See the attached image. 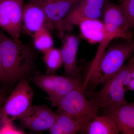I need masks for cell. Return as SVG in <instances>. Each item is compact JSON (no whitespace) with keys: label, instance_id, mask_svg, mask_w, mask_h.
I'll return each instance as SVG.
<instances>
[{"label":"cell","instance_id":"3","mask_svg":"<svg viewBox=\"0 0 134 134\" xmlns=\"http://www.w3.org/2000/svg\"><path fill=\"white\" fill-rule=\"evenodd\" d=\"M134 68L129 63L123 65L117 74L102 84V88L98 91L88 92L89 99L99 109L127 103L125 92L127 91Z\"/></svg>","mask_w":134,"mask_h":134},{"label":"cell","instance_id":"16","mask_svg":"<svg viewBox=\"0 0 134 134\" xmlns=\"http://www.w3.org/2000/svg\"><path fill=\"white\" fill-rule=\"evenodd\" d=\"M48 130L51 134H75L77 132L85 133L82 127L78 122L67 115L59 114Z\"/></svg>","mask_w":134,"mask_h":134},{"label":"cell","instance_id":"5","mask_svg":"<svg viewBox=\"0 0 134 134\" xmlns=\"http://www.w3.org/2000/svg\"><path fill=\"white\" fill-rule=\"evenodd\" d=\"M30 79L46 93L52 107H57L64 96L72 90L83 86L80 77H76L43 75L38 72Z\"/></svg>","mask_w":134,"mask_h":134},{"label":"cell","instance_id":"15","mask_svg":"<svg viewBox=\"0 0 134 134\" xmlns=\"http://www.w3.org/2000/svg\"><path fill=\"white\" fill-rule=\"evenodd\" d=\"M82 36L92 44L100 43L104 37V23L99 19H86L78 24Z\"/></svg>","mask_w":134,"mask_h":134},{"label":"cell","instance_id":"14","mask_svg":"<svg viewBox=\"0 0 134 134\" xmlns=\"http://www.w3.org/2000/svg\"><path fill=\"white\" fill-rule=\"evenodd\" d=\"M103 17L104 26L108 29L127 31L131 28L129 21L120 4L106 0Z\"/></svg>","mask_w":134,"mask_h":134},{"label":"cell","instance_id":"7","mask_svg":"<svg viewBox=\"0 0 134 134\" xmlns=\"http://www.w3.org/2000/svg\"><path fill=\"white\" fill-rule=\"evenodd\" d=\"M24 0L0 1V29L20 41L23 29Z\"/></svg>","mask_w":134,"mask_h":134},{"label":"cell","instance_id":"20","mask_svg":"<svg viewBox=\"0 0 134 134\" xmlns=\"http://www.w3.org/2000/svg\"><path fill=\"white\" fill-rule=\"evenodd\" d=\"M131 28L134 27V0H119Z\"/></svg>","mask_w":134,"mask_h":134},{"label":"cell","instance_id":"24","mask_svg":"<svg viewBox=\"0 0 134 134\" xmlns=\"http://www.w3.org/2000/svg\"><path fill=\"white\" fill-rule=\"evenodd\" d=\"M6 99V95L5 93L3 91H0V107L2 105Z\"/></svg>","mask_w":134,"mask_h":134},{"label":"cell","instance_id":"25","mask_svg":"<svg viewBox=\"0 0 134 134\" xmlns=\"http://www.w3.org/2000/svg\"><path fill=\"white\" fill-rule=\"evenodd\" d=\"M129 63L134 66V54L130 59Z\"/></svg>","mask_w":134,"mask_h":134},{"label":"cell","instance_id":"11","mask_svg":"<svg viewBox=\"0 0 134 134\" xmlns=\"http://www.w3.org/2000/svg\"><path fill=\"white\" fill-rule=\"evenodd\" d=\"M104 115L113 120L122 134H134V101L103 108Z\"/></svg>","mask_w":134,"mask_h":134},{"label":"cell","instance_id":"4","mask_svg":"<svg viewBox=\"0 0 134 134\" xmlns=\"http://www.w3.org/2000/svg\"><path fill=\"white\" fill-rule=\"evenodd\" d=\"M83 86L72 90L58 104L57 112L67 115L78 122L87 133L90 123L97 115L99 108L92 100L86 98Z\"/></svg>","mask_w":134,"mask_h":134},{"label":"cell","instance_id":"2","mask_svg":"<svg viewBox=\"0 0 134 134\" xmlns=\"http://www.w3.org/2000/svg\"><path fill=\"white\" fill-rule=\"evenodd\" d=\"M134 52V42L131 40L111 46L101 56L88 80L86 87L95 88L107 81L119 71Z\"/></svg>","mask_w":134,"mask_h":134},{"label":"cell","instance_id":"23","mask_svg":"<svg viewBox=\"0 0 134 134\" xmlns=\"http://www.w3.org/2000/svg\"><path fill=\"white\" fill-rule=\"evenodd\" d=\"M0 81L5 83V77H4V74H3V71L1 55H0Z\"/></svg>","mask_w":134,"mask_h":134},{"label":"cell","instance_id":"13","mask_svg":"<svg viewBox=\"0 0 134 134\" xmlns=\"http://www.w3.org/2000/svg\"><path fill=\"white\" fill-rule=\"evenodd\" d=\"M62 39V46L60 50L65 74L67 76L80 77L76 60L79 39L74 35H69L64 36Z\"/></svg>","mask_w":134,"mask_h":134},{"label":"cell","instance_id":"18","mask_svg":"<svg viewBox=\"0 0 134 134\" xmlns=\"http://www.w3.org/2000/svg\"><path fill=\"white\" fill-rule=\"evenodd\" d=\"M43 54V60L46 65V74H56L63 65L61 50L53 47Z\"/></svg>","mask_w":134,"mask_h":134},{"label":"cell","instance_id":"19","mask_svg":"<svg viewBox=\"0 0 134 134\" xmlns=\"http://www.w3.org/2000/svg\"><path fill=\"white\" fill-rule=\"evenodd\" d=\"M32 36L35 48L43 53L53 47V40L50 30L47 28L42 27L39 29Z\"/></svg>","mask_w":134,"mask_h":134},{"label":"cell","instance_id":"1","mask_svg":"<svg viewBox=\"0 0 134 134\" xmlns=\"http://www.w3.org/2000/svg\"><path fill=\"white\" fill-rule=\"evenodd\" d=\"M0 55L5 83L12 84L31 73L35 55L30 45L17 41L0 29Z\"/></svg>","mask_w":134,"mask_h":134},{"label":"cell","instance_id":"9","mask_svg":"<svg viewBox=\"0 0 134 134\" xmlns=\"http://www.w3.org/2000/svg\"><path fill=\"white\" fill-rule=\"evenodd\" d=\"M59 115L46 105H32L19 120L23 128L42 132L50 129Z\"/></svg>","mask_w":134,"mask_h":134},{"label":"cell","instance_id":"8","mask_svg":"<svg viewBox=\"0 0 134 134\" xmlns=\"http://www.w3.org/2000/svg\"><path fill=\"white\" fill-rule=\"evenodd\" d=\"M106 0H80L72 8L63 22L65 32L86 19H99L103 16Z\"/></svg>","mask_w":134,"mask_h":134},{"label":"cell","instance_id":"10","mask_svg":"<svg viewBox=\"0 0 134 134\" xmlns=\"http://www.w3.org/2000/svg\"><path fill=\"white\" fill-rule=\"evenodd\" d=\"M80 0H29L41 7L62 39L65 36L63 22L72 8Z\"/></svg>","mask_w":134,"mask_h":134},{"label":"cell","instance_id":"22","mask_svg":"<svg viewBox=\"0 0 134 134\" xmlns=\"http://www.w3.org/2000/svg\"><path fill=\"white\" fill-rule=\"evenodd\" d=\"M127 91H130L134 92V68L132 71L131 79L129 84Z\"/></svg>","mask_w":134,"mask_h":134},{"label":"cell","instance_id":"12","mask_svg":"<svg viewBox=\"0 0 134 134\" xmlns=\"http://www.w3.org/2000/svg\"><path fill=\"white\" fill-rule=\"evenodd\" d=\"M30 35L34 34L42 27L50 30L55 29L49 21L44 12L38 5L29 2L24 4L23 12V26Z\"/></svg>","mask_w":134,"mask_h":134},{"label":"cell","instance_id":"17","mask_svg":"<svg viewBox=\"0 0 134 134\" xmlns=\"http://www.w3.org/2000/svg\"><path fill=\"white\" fill-rule=\"evenodd\" d=\"M119 131L113 120L107 115L95 116L90 123L86 133L117 134Z\"/></svg>","mask_w":134,"mask_h":134},{"label":"cell","instance_id":"6","mask_svg":"<svg viewBox=\"0 0 134 134\" xmlns=\"http://www.w3.org/2000/svg\"><path fill=\"white\" fill-rule=\"evenodd\" d=\"M33 90L25 79L20 80L10 95L0 107L2 122L19 120L31 107Z\"/></svg>","mask_w":134,"mask_h":134},{"label":"cell","instance_id":"21","mask_svg":"<svg viewBox=\"0 0 134 134\" xmlns=\"http://www.w3.org/2000/svg\"><path fill=\"white\" fill-rule=\"evenodd\" d=\"M2 125L0 127V134H23L24 132L19 129L13 123V121L2 122Z\"/></svg>","mask_w":134,"mask_h":134}]
</instances>
